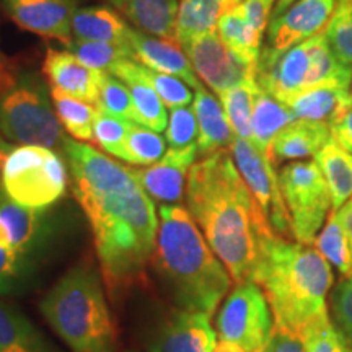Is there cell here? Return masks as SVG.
I'll use <instances>...</instances> for the list:
<instances>
[{
    "mask_svg": "<svg viewBox=\"0 0 352 352\" xmlns=\"http://www.w3.org/2000/svg\"><path fill=\"white\" fill-rule=\"evenodd\" d=\"M34 261L12 246H0V297L20 294L26 287L36 270Z\"/></svg>",
    "mask_w": 352,
    "mask_h": 352,
    "instance_id": "cell-34",
    "label": "cell"
},
{
    "mask_svg": "<svg viewBox=\"0 0 352 352\" xmlns=\"http://www.w3.org/2000/svg\"><path fill=\"white\" fill-rule=\"evenodd\" d=\"M346 352H352V347H347V349H346Z\"/></svg>",
    "mask_w": 352,
    "mask_h": 352,
    "instance_id": "cell-54",
    "label": "cell"
},
{
    "mask_svg": "<svg viewBox=\"0 0 352 352\" xmlns=\"http://www.w3.org/2000/svg\"><path fill=\"white\" fill-rule=\"evenodd\" d=\"M258 87V82H250L219 94L220 103L227 114L233 134L250 142H253V98Z\"/></svg>",
    "mask_w": 352,
    "mask_h": 352,
    "instance_id": "cell-32",
    "label": "cell"
},
{
    "mask_svg": "<svg viewBox=\"0 0 352 352\" xmlns=\"http://www.w3.org/2000/svg\"><path fill=\"white\" fill-rule=\"evenodd\" d=\"M131 124L132 122L129 121L120 120V118L111 116V114H107L98 109L94 126V140H96V144L109 155L127 162L126 142Z\"/></svg>",
    "mask_w": 352,
    "mask_h": 352,
    "instance_id": "cell-39",
    "label": "cell"
},
{
    "mask_svg": "<svg viewBox=\"0 0 352 352\" xmlns=\"http://www.w3.org/2000/svg\"><path fill=\"white\" fill-rule=\"evenodd\" d=\"M186 208L236 284L253 280L263 246L277 235L228 151L206 155L188 175Z\"/></svg>",
    "mask_w": 352,
    "mask_h": 352,
    "instance_id": "cell-2",
    "label": "cell"
},
{
    "mask_svg": "<svg viewBox=\"0 0 352 352\" xmlns=\"http://www.w3.org/2000/svg\"><path fill=\"white\" fill-rule=\"evenodd\" d=\"M152 264L175 305L189 314L210 318L232 285L226 264L183 206L164 204L158 209Z\"/></svg>",
    "mask_w": 352,
    "mask_h": 352,
    "instance_id": "cell-3",
    "label": "cell"
},
{
    "mask_svg": "<svg viewBox=\"0 0 352 352\" xmlns=\"http://www.w3.org/2000/svg\"><path fill=\"white\" fill-rule=\"evenodd\" d=\"M212 352H246V351L241 349L240 346L233 344V342H228V341H222V340H220V341L217 342V344H215Z\"/></svg>",
    "mask_w": 352,
    "mask_h": 352,
    "instance_id": "cell-50",
    "label": "cell"
},
{
    "mask_svg": "<svg viewBox=\"0 0 352 352\" xmlns=\"http://www.w3.org/2000/svg\"><path fill=\"white\" fill-rule=\"evenodd\" d=\"M3 6L10 19L26 32L63 44L72 41L76 0H3Z\"/></svg>",
    "mask_w": 352,
    "mask_h": 352,
    "instance_id": "cell-16",
    "label": "cell"
},
{
    "mask_svg": "<svg viewBox=\"0 0 352 352\" xmlns=\"http://www.w3.org/2000/svg\"><path fill=\"white\" fill-rule=\"evenodd\" d=\"M256 82L279 101L314 87L351 88L352 72L333 54L323 32L284 51L264 46L259 54Z\"/></svg>",
    "mask_w": 352,
    "mask_h": 352,
    "instance_id": "cell-6",
    "label": "cell"
},
{
    "mask_svg": "<svg viewBox=\"0 0 352 352\" xmlns=\"http://www.w3.org/2000/svg\"><path fill=\"white\" fill-rule=\"evenodd\" d=\"M297 120L331 126L352 108V91L340 87H314L284 101Z\"/></svg>",
    "mask_w": 352,
    "mask_h": 352,
    "instance_id": "cell-21",
    "label": "cell"
},
{
    "mask_svg": "<svg viewBox=\"0 0 352 352\" xmlns=\"http://www.w3.org/2000/svg\"><path fill=\"white\" fill-rule=\"evenodd\" d=\"M264 352H307V346L300 334L274 323Z\"/></svg>",
    "mask_w": 352,
    "mask_h": 352,
    "instance_id": "cell-44",
    "label": "cell"
},
{
    "mask_svg": "<svg viewBox=\"0 0 352 352\" xmlns=\"http://www.w3.org/2000/svg\"><path fill=\"white\" fill-rule=\"evenodd\" d=\"M13 148H15V147H13L12 144H8L7 140L3 139L2 135H0V170H2L3 164H6L7 157L13 152Z\"/></svg>",
    "mask_w": 352,
    "mask_h": 352,
    "instance_id": "cell-49",
    "label": "cell"
},
{
    "mask_svg": "<svg viewBox=\"0 0 352 352\" xmlns=\"http://www.w3.org/2000/svg\"><path fill=\"white\" fill-rule=\"evenodd\" d=\"M0 132L21 145L63 148V124L52 111L44 83L36 76H25L0 98Z\"/></svg>",
    "mask_w": 352,
    "mask_h": 352,
    "instance_id": "cell-8",
    "label": "cell"
},
{
    "mask_svg": "<svg viewBox=\"0 0 352 352\" xmlns=\"http://www.w3.org/2000/svg\"><path fill=\"white\" fill-rule=\"evenodd\" d=\"M300 336L305 341L307 352H346L347 349L344 333L334 328L327 310L311 320Z\"/></svg>",
    "mask_w": 352,
    "mask_h": 352,
    "instance_id": "cell-40",
    "label": "cell"
},
{
    "mask_svg": "<svg viewBox=\"0 0 352 352\" xmlns=\"http://www.w3.org/2000/svg\"><path fill=\"white\" fill-rule=\"evenodd\" d=\"M241 0H179L176 38L182 44L199 34L215 32L223 13L239 7Z\"/></svg>",
    "mask_w": 352,
    "mask_h": 352,
    "instance_id": "cell-28",
    "label": "cell"
},
{
    "mask_svg": "<svg viewBox=\"0 0 352 352\" xmlns=\"http://www.w3.org/2000/svg\"><path fill=\"white\" fill-rule=\"evenodd\" d=\"M72 191L94 233L101 276L116 292L139 283L155 252L158 214L126 168L88 144L65 139Z\"/></svg>",
    "mask_w": 352,
    "mask_h": 352,
    "instance_id": "cell-1",
    "label": "cell"
},
{
    "mask_svg": "<svg viewBox=\"0 0 352 352\" xmlns=\"http://www.w3.org/2000/svg\"><path fill=\"white\" fill-rule=\"evenodd\" d=\"M111 3L140 32L178 43V0H111Z\"/></svg>",
    "mask_w": 352,
    "mask_h": 352,
    "instance_id": "cell-23",
    "label": "cell"
},
{
    "mask_svg": "<svg viewBox=\"0 0 352 352\" xmlns=\"http://www.w3.org/2000/svg\"><path fill=\"white\" fill-rule=\"evenodd\" d=\"M294 2H297V0H276V6H274V10H272V19H276V16L283 15V13L287 10V8L292 6Z\"/></svg>",
    "mask_w": 352,
    "mask_h": 352,
    "instance_id": "cell-51",
    "label": "cell"
},
{
    "mask_svg": "<svg viewBox=\"0 0 352 352\" xmlns=\"http://www.w3.org/2000/svg\"><path fill=\"white\" fill-rule=\"evenodd\" d=\"M165 139L158 132L132 122L126 142L127 164L142 166L157 164L165 155Z\"/></svg>",
    "mask_w": 352,
    "mask_h": 352,
    "instance_id": "cell-38",
    "label": "cell"
},
{
    "mask_svg": "<svg viewBox=\"0 0 352 352\" xmlns=\"http://www.w3.org/2000/svg\"><path fill=\"white\" fill-rule=\"evenodd\" d=\"M294 121H297V118L287 104L264 91L261 87H258L253 98V144L256 145L258 151L264 157L272 160L274 139L284 127L292 124Z\"/></svg>",
    "mask_w": 352,
    "mask_h": 352,
    "instance_id": "cell-26",
    "label": "cell"
},
{
    "mask_svg": "<svg viewBox=\"0 0 352 352\" xmlns=\"http://www.w3.org/2000/svg\"><path fill=\"white\" fill-rule=\"evenodd\" d=\"M140 74L145 80L151 83V87L157 91L165 107L173 109L188 107L191 103L192 94L188 83H184L182 78L157 72V70L145 67L142 64H140Z\"/></svg>",
    "mask_w": 352,
    "mask_h": 352,
    "instance_id": "cell-41",
    "label": "cell"
},
{
    "mask_svg": "<svg viewBox=\"0 0 352 352\" xmlns=\"http://www.w3.org/2000/svg\"><path fill=\"white\" fill-rule=\"evenodd\" d=\"M324 34L334 57L352 72V0H338Z\"/></svg>",
    "mask_w": 352,
    "mask_h": 352,
    "instance_id": "cell-35",
    "label": "cell"
},
{
    "mask_svg": "<svg viewBox=\"0 0 352 352\" xmlns=\"http://www.w3.org/2000/svg\"><path fill=\"white\" fill-rule=\"evenodd\" d=\"M217 33L233 54L239 56L245 63L258 65L263 50V34H259L250 25L241 3L220 16L217 21Z\"/></svg>",
    "mask_w": 352,
    "mask_h": 352,
    "instance_id": "cell-30",
    "label": "cell"
},
{
    "mask_svg": "<svg viewBox=\"0 0 352 352\" xmlns=\"http://www.w3.org/2000/svg\"><path fill=\"white\" fill-rule=\"evenodd\" d=\"M127 46H129L132 59L135 63H140L145 67L157 70V72L182 78L184 83H188L195 90L204 88L191 63H189L186 52L183 51V47L178 46V43L153 38L152 34L131 28Z\"/></svg>",
    "mask_w": 352,
    "mask_h": 352,
    "instance_id": "cell-17",
    "label": "cell"
},
{
    "mask_svg": "<svg viewBox=\"0 0 352 352\" xmlns=\"http://www.w3.org/2000/svg\"><path fill=\"white\" fill-rule=\"evenodd\" d=\"M70 54L77 57L80 63L96 70H109L113 64L121 59H132V52L120 44L85 41V39H72L65 44ZM134 60V59H132Z\"/></svg>",
    "mask_w": 352,
    "mask_h": 352,
    "instance_id": "cell-37",
    "label": "cell"
},
{
    "mask_svg": "<svg viewBox=\"0 0 352 352\" xmlns=\"http://www.w3.org/2000/svg\"><path fill=\"white\" fill-rule=\"evenodd\" d=\"M315 246L318 248L321 256L327 261L333 263L344 277L352 276V252L349 240L342 228L338 210H331L328 215L327 226L315 239Z\"/></svg>",
    "mask_w": 352,
    "mask_h": 352,
    "instance_id": "cell-33",
    "label": "cell"
},
{
    "mask_svg": "<svg viewBox=\"0 0 352 352\" xmlns=\"http://www.w3.org/2000/svg\"><path fill=\"white\" fill-rule=\"evenodd\" d=\"M182 47L199 80L217 95L233 87L256 82L258 65L245 63L233 54L220 39L217 30L188 39L182 43Z\"/></svg>",
    "mask_w": 352,
    "mask_h": 352,
    "instance_id": "cell-12",
    "label": "cell"
},
{
    "mask_svg": "<svg viewBox=\"0 0 352 352\" xmlns=\"http://www.w3.org/2000/svg\"><path fill=\"white\" fill-rule=\"evenodd\" d=\"M192 109H195L197 127H199V138H197L199 155L206 157L214 152L230 148L235 134L227 120L222 103H219L217 98L206 88H201V90H196Z\"/></svg>",
    "mask_w": 352,
    "mask_h": 352,
    "instance_id": "cell-22",
    "label": "cell"
},
{
    "mask_svg": "<svg viewBox=\"0 0 352 352\" xmlns=\"http://www.w3.org/2000/svg\"><path fill=\"white\" fill-rule=\"evenodd\" d=\"M0 223L6 227L12 248L36 259L52 239V222L46 209H28L10 199L0 202Z\"/></svg>",
    "mask_w": 352,
    "mask_h": 352,
    "instance_id": "cell-18",
    "label": "cell"
},
{
    "mask_svg": "<svg viewBox=\"0 0 352 352\" xmlns=\"http://www.w3.org/2000/svg\"><path fill=\"white\" fill-rule=\"evenodd\" d=\"M69 168L56 151L41 145L13 148L2 166L7 199L28 209H47L65 195Z\"/></svg>",
    "mask_w": 352,
    "mask_h": 352,
    "instance_id": "cell-7",
    "label": "cell"
},
{
    "mask_svg": "<svg viewBox=\"0 0 352 352\" xmlns=\"http://www.w3.org/2000/svg\"><path fill=\"white\" fill-rule=\"evenodd\" d=\"M15 82L16 80L12 77L10 70H8L6 63L2 60V57H0V98H2V96L6 95L13 85H15Z\"/></svg>",
    "mask_w": 352,
    "mask_h": 352,
    "instance_id": "cell-48",
    "label": "cell"
},
{
    "mask_svg": "<svg viewBox=\"0 0 352 352\" xmlns=\"http://www.w3.org/2000/svg\"><path fill=\"white\" fill-rule=\"evenodd\" d=\"M51 96L56 108L57 120H59L64 129L80 142L94 140V126L98 108H94L83 100L65 95L57 88H51Z\"/></svg>",
    "mask_w": 352,
    "mask_h": 352,
    "instance_id": "cell-31",
    "label": "cell"
},
{
    "mask_svg": "<svg viewBox=\"0 0 352 352\" xmlns=\"http://www.w3.org/2000/svg\"><path fill=\"white\" fill-rule=\"evenodd\" d=\"M331 307L336 323L346 338L352 341V276L346 277L342 283L334 289L331 297Z\"/></svg>",
    "mask_w": 352,
    "mask_h": 352,
    "instance_id": "cell-43",
    "label": "cell"
},
{
    "mask_svg": "<svg viewBox=\"0 0 352 352\" xmlns=\"http://www.w3.org/2000/svg\"><path fill=\"white\" fill-rule=\"evenodd\" d=\"M0 246H10V243H8L7 230L2 223H0Z\"/></svg>",
    "mask_w": 352,
    "mask_h": 352,
    "instance_id": "cell-52",
    "label": "cell"
},
{
    "mask_svg": "<svg viewBox=\"0 0 352 352\" xmlns=\"http://www.w3.org/2000/svg\"><path fill=\"white\" fill-rule=\"evenodd\" d=\"M338 0H297L283 15L271 19L264 46L284 51L323 32Z\"/></svg>",
    "mask_w": 352,
    "mask_h": 352,
    "instance_id": "cell-14",
    "label": "cell"
},
{
    "mask_svg": "<svg viewBox=\"0 0 352 352\" xmlns=\"http://www.w3.org/2000/svg\"><path fill=\"white\" fill-rule=\"evenodd\" d=\"M338 217H340V222L342 228H344L347 240H349L351 252H352V197L346 202L342 208L338 210Z\"/></svg>",
    "mask_w": 352,
    "mask_h": 352,
    "instance_id": "cell-47",
    "label": "cell"
},
{
    "mask_svg": "<svg viewBox=\"0 0 352 352\" xmlns=\"http://www.w3.org/2000/svg\"><path fill=\"white\" fill-rule=\"evenodd\" d=\"M253 280L270 302L274 323L302 334L327 310L333 271L318 250L274 235L263 246Z\"/></svg>",
    "mask_w": 352,
    "mask_h": 352,
    "instance_id": "cell-4",
    "label": "cell"
},
{
    "mask_svg": "<svg viewBox=\"0 0 352 352\" xmlns=\"http://www.w3.org/2000/svg\"><path fill=\"white\" fill-rule=\"evenodd\" d=\"M241 6H243L245 15L246 19H248L250 25H252L259 34H264V32L267 30V25H270L271 21L276 0H243Z\"/></svg>",
    "mask_w": 352,
    "mask_h": 352,
    "instance_id": "cell-45",
    "label": "cell"
},
{
    "mask_svg": "<svg viewBox=\"0 0 352 352\" xmlns=\"http://www.w3.org/2000/svg\"><path fill=\"white\" fill-rule=\"evenodd\" d=\"M329 131H331V139L336 140L346 152L352 155V108L340 121L333 122L329 126Z\"/></svg>",
    "mask_w": 352,
    "mask_h": 352,
    "instance_id": "cell-46",
    "label": "cell"
},
{
    "mask_svg": "<svg viewBox=\"0 0 352 352\" xmlns=\"http://www.w3.org/2000/svg\"><path fill=\"white\" fill-rule=\"evenodd\" d=\"M6 192H3V189H2V186H0V202H2L3 199H6Z\"/></svg>",
    "mask_w": 352,
    "mask_h": 352,
    "instance_id": "cell-53",
    "label": "cell"
},
{
    "mask_svg": "<svg viewBox=\"0 0 352 352\" xmlns=\"http://www.w3.org/2000/svg\"><path fill=\"white\" fill-rule=\"evenodd\" d=\"M263 289L254 280L236 284L217 315V333L246 352H264L274 321Z\"/></svg>",
    "mask_w": 352,
    "mask_h": 352,
    "instance_id": "cell-10",
    "label": "cell"
},
{
    "mask_svg": "<svg viewBox=\"0 0 352 352\" xmlns=\"http://www.w3.org/2000/svg\"><path fill=\"white\" fill-rule=\"evenodd\" d=\"M230 152L241 178L270 220L272 230L279 236H294L287 206L280 191L279 175L276 173L272 160L264 157L253 142L236 135L233 138Z\"/></svg>",
    "mask_w": 352,
    "mask_h": 352,
    "instance_id": "cell-11",
    "label": "cell"
},
{
    "mask_svg": "<svg viewBox=\"0 0 352 352\" xmlns=\"http://www.w3.org/2000/svg\"><path fill=\"white\" fill-rule=\"evenodd\" d=\"M129 88L140 126L155 132H164L168 126L165 103L140 74V64L132 59H121L108 70Z\"/></svg>",
    "mask_w": 352,
    "mask_h": 352,
    "instance_id": "cell-20",
    "label": "cell"
},
{
    "mask_svg": "<svg viewBox=\"0 0 352 352\" xmlns=\"http://www.w3.org/2000/svg\"><path fill=\"white\" fill-rule=\"evenodd\" d=\"M129 32L131 28L126 21L107 7L77 8L72 16V33L77 39L113 43L129 50L127 46Z\"/></svg>",
    "mask_w": 352,
    "mask_h": 352,
    "instance_id": "cell-27",
    "label": "cell"
},
{
    "mask_svg": "<svg viewBox=\"0 0 352 352\" xmlns=\"http://www.w3.org/2000/svg\"><path fill=\"white\" fill-rule=\"evenodd\" d=\"M279 184L298 243L314 245L329 208L328 184L316 162H294L279 173Z\"/></svg>",
    "mask_w": 352,
    "mask_h": 352,
    "instance_id": "cell-9",
    "label": "cell"
},
{
    "mask_svg": "<svg viewBox=\"0 0 352 352\" xmlns=\"http://www.w3.org/2000/svg\"><path fill=\"white\" fill-rule=\"evenodd\" d=\"M165 135L170 148H184L197 144L199 127H197L195 109L188 107L171 109Z\"/></svg>",
    "mask_w": 352,
    "mask_h": 352,
    "instance_id": "cell-42",
    "label": "cell"
},
{
    "mask_svg": "<svg viewBox=\"0 0 352 352\" xmlns=\"http://www.w3.org/2000/svg\"><path fill=\"white\" fill-rule=\"evenodd\" d=\"M0 352H63L19 307L0 300Z\"/></svg>",
    "mask_w": 352,
    "mask_h": 352,
    "instance_id": "cell-24",
    "label": "cell"
},
{
    "mask_svg": "<svg viewBox=\"0 0 352 352\" xmlns=\"http://www.w3.org/2000/svg\"><path fill=\"white\" fill-rule=\"evenodd\" d=\"M217 341L209 316L173 310L152 329L148 352H212Z\"/></svg>",
    "mask_w": 352,
    "mask_h": 352,
    "instance_id": "cell-13",
    "label": "cell"
},
{
    "mask_svg": "<svg viewBox=\"0 0 352 352\" xmlns=\"http://www.w3.org/2000/svg\"><path fill=\"white\" fill-rule=\"evenodd\" d=\"M197 155V144L184 148H168L157 164L147 168H131V173L152 199L162 204H176L183 199L189 170Z\"/></svg>",
    "mask_w": 352,
    "mask_h": 352,
    "instance_id": "cell-15",
    "label": "cell"
},
{
    "mask_svg": "<svg viewBox=\"0 0 352 352\" xmlns=\"http://www.w3.org/2000/svg\"><path fill=\"white\" fill-rule=\"evenodd\" d=\"M315 162L328 184L331 208L340 210L352 197V155L329 139L315 155Z\"/></svg>",
    "mask_w": 352,
    "mask_h": 352,
    "instance_id": "cell-29",
    "label": "cell"
},
{
    "mask_svg": "<svg viewBox=\"0 0 352 352\" xmlns=\"http://www.w3.org/2000/svg\"><path fill=\"white\" fill-rule=\"evenodd\" d=\"M331 139V131L324 122L297 120L284 127L272 144L274 165L287 160H300L316 155Z\"/></svg>",
    "mask_w": 352,
    "mask_h": 352,
    "instance_id": "cell-25",
    "label": "cell"
},
{
    "mask_svg": "<svg viewBox=\"0 0 352 352\" xmlns=\"http://www.w3.org/2000/svg\"><path fill=\"white\" fill-rule=\"evenodd\" d=\"M96 108H98L100 111L120 118V120H126L140 126L138 111H135L134 108V101H132L129 88L126 87L124 82L120 80L118 77H114L113 74L107 72V70H104L103 76H101L100 98Z\"/></svg>",
    "mask_w": 352,
    "mask_h": 352,
    "instance_id": "cell-36",
    "label": "cell"
},
{
    "mask_svg": "<svg viewBox=\"0 0 352 352\" xmlns=\"http://www.w3.org/2000/svg\"><path fill=\"white\" fill-rule=\"evenodd\" d=\"M39 310L72 352H116V327L100 272L90 263L65 272L43 297Z\"/></svg>",
    "mask_w": 352,
    "mask_h": 352,
    "instance_id": "cell-5",
    "label": "cell"
},
{
    "mask_svg": "<svg viewBox=\"0 0 352 352\" xmlns=\"http://www.w3.org/2000/svg\"><path fill=\"white\" fill-rule=\"evenodd\" d=\"M43 72L51 88H57L63 94L87 103L98 104L100 82L104 70L88 67L69 51L47 50Z\"/></svg>",
    "mask_w": 352,
    "mask_h": 352,
    "instance_id": "cell-19",
    "label": "cell"
}]
</instances>
